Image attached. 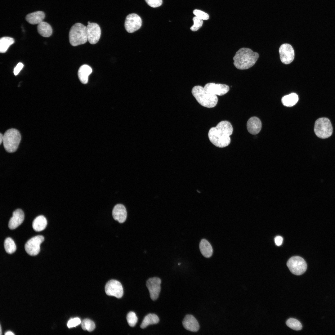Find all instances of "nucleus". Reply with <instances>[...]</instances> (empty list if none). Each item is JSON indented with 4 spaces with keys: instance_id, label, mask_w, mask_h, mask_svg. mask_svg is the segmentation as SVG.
Wrapping results in <instances>:
<instances>
[{
    "instance_id": "1",
    "label": "nucleus",
    "mask_w": 335,
    "mask_h": 335,
    "mask_svg": "<svg viewBox=\"0 0 335 335\" xmlns=\"http://www.w3.org/2000/svg\"><path fill=\"white\" fill-rule=\"evenodd\" d=\"M233 128L231 123L227 121L220 122L215 127L211 128L208 133L211 142L219 148L227 146L230 144V137L232 133Z\"/></svg>"
},
{
    "instance_id": "2",
    "label": "nucleus",
    "mask_w": 335,
    "mask_h": 335,
    "mask_svg": "<svg viewBox=\"0 0 335 335\" xmlns=\"http://www.w3.org/2000/svg\"><path fill=\"white\" fill-rule=\"evenodd\" d=\"M259 55L247 48H242L233 57L234 65L237 69H245L253 66L257 60Z\"/></svg>"
},
{
    "instance_id": "3",
    "label": "nucleus",
    "mask_w": 335,
    "mask_h": 335,
    "mask_svg": "<svg viewBox=\"0 0 335 335\" xmlns=\"http://www.w3.org/2000/svg\"><path fill=\"white\" fill-rule=\"evenodd\" d=\"M191 92L197 102L203 107L213 108L217 104L218 100L217 95L208 92L204 87L195 86L193 88Z\"/></svg>"
},
{
    "instance_id": "4",
    "label": "nucleus",
    "mask_w": 335,
    "mask_h": 335,
    "mask_svg": "<svg viewBox=\"0 0 335 335\" xmlns=\"http://www.w3.org/2000/svg\"><path fill=\"white\" fill-rule=\"evenodd\" d=\"M21 139L19 131L15 128L7 130L3 135V143L5 150L13 153L17 150Z\"/></svg>"
},
{
    "instance_id": "5",
    "label": "nucleus",
    "mask_w": 335,
    "mask_h": 335,
    "mask_svg": "<svg viewBox=\"0 0 335 335\" xmlns=\"http://www.w3.org/2000/svg\"><path fill=\"white\" fill-rule=\"evenodd\" d=\"M69 39L70 44L73 46L86 43L88 40L86 27L79 23L74 24L69 31Z\"/></svg>"
},
{
    "instance_id": "6",
    "label": "nucleus",
    "mask_w": 335,
    "mask_h": 335,
    "mask_svg": "<svg viewBox=\"0 0 335 335\" xmlns=\"http://www.w3.org/2000/svg\"><path fill=\"white\" fill-rule=\"evenodd\" d=\"M314 132L319 137L324 139L330 136L333 132V127L330 120L326 118L317 119L315 124Z\"/></svg>"
},
{
    "instance_id": "7",
    "label": "nucleus",
    "mask_w": 335,
    "mask_h": 335,
    "mask_svg": "<svg viewBox=\"0 0 335 335\" xmlns=\"http://www.w3.org/2000/svg\"><path fill=\"white\" fill-rule=\"evenodd\" d=\"M287 265L290 271L293 274L300 275L306 270L307 265L305 260L302 257L295 256L291 257L288 261Z\"/></svg>"
},
{
    "instance_id": "8",
    "label": "nucleus",
    "mask_w": 335,
    "mask_h": 335,
    "mask_svg": "<svg viewBox=\"0 0 335 335\" xmlns=\"http://www.w3.org/2000/svg\"><path fill=\"white\" fill-rule=\"evenodd\" d=\"M44 240L43 236L39 235L34 237L28 240L25 245L26 252L31 256H35L39 252L40 245Z\"/></svg>"
},
{
    "instance_id": "9",
    "label": "nucleus",
    "mask_w": 335,
    "mask_h": 335,
    "mask_svg": "<svg viewBox=\"0 0 335 335\" xmlns=\"http://www.w3.org/2000/svg\"><path fill=\"white\" fill-rule=\"evenodd\" d=\"M142 23V20L140 16L136 14L132 13L127 16L124 26L127 32L132 33L141 28Z\"/></svg>"
},
{
    "instance_id": "10",
    "label": "nucleus",
    "mask_w": 335,
    "mask_h": 335,
    "mask_svg": "<svg viewBox=\"0 0 335 335\" xmlns=\"http://www.w3.org/2000/svg\"><path fill=\"white\" fill-rule=\"evenodd\" d=\"M105 290L107 295L114 296L117 298H121L123 293L122 284L119 281L115 280H111L106 283Z\"/></svg>"
},
{
    "instance_id": "11",
    "label": "nucleus",
    "mask_w": 335,
    "mask_h": 335,
    "mask_svg": "<svg viewBox=\"0 0 335 335\" xmlns=\"http://www.w3.org/2000/svg\"><path fill=\"white\" fill-rule=\"evenodd\" d=\"M87 40L92 44L96 43L100 38L101 31L99 25L95 23H91L86 27Z\"/></svg>"
},
{
    "instance_id": "12",
    "label": "nucleus",
    "mask_w": 335,
    "mask_h": 335,
    "mask_svg": "<svg viewBox=\"0 0 335 335\" xmlns=\"http://www.w3.org/2000/svg\"><path fill=\"white\" fill-rule=\"evenodd\" d=\"M280 58L281 62L285 64L291 63L294 58V52L292 47L290 44H282L279 49Z\"/></svg>"
},
{
    "instance_id": "13",
    "label": "nucleus",
    "mask_w": 335,
    "mask_h": 335,
    "mask_svg": "<svg viewBox=\"0 0 335 335\" xmlns=\"http://www.w3.org/2000/svg\"><path fill=\"white\" fill-rule=\"evenodd\" d=\"M161 280L159 278H150L146 282L147 287L150 294L151 299L156 300L158 297L161 290Z\"/></svg>"
},
{
    "instance_id": "14",
    "label": "nucleus",
    "mask_w": 335,
    "mask_h": 335,
    "mask_svg": "<svg viewBox=\"0 0 335 335\" xmlns=\"http://www.w3.org/2000/svg\"><path fill=\"white\" fill-rule=\"evenodd\" d=\"M205 89L212 94L221 96L226 93L229 90L227 85L214 83H208L204 86Z\"/></svg>"
},
{
    "instance_id": "15",
    "label": "nucleus",
    "mask_w": 335,
    "mask_h": 335,
    "mask_svg": "<svg viewBox=\"0 0 335 335\" xmlns=\"http://www.w3.org/2000/svg\"><path fill=\"white\" fill-rule=\"evenodd\" d=\"M24 219L23 212L20 209H17L13 213L12 217L10 218L8 223V227L11 230H13L20 225Z\"/></svg>"
},
{
    "instance_id": "16",
    "label": "nucleus",
    "mask_w": 335,
    "mask_h": 335,
    "mask_svg": "<svg viewBox=\"0 0 335 335\" xmlns=\"http://www.w3.org/2000/svg\"><path fill=\"white\" fill-rule=\"evenodd\" d=\"M112 216L115 220L120 223H123L127 217V212L125 207L121 204H117L114 207L112 211Z\"/></svg>"
},
{
    "instance_id": "17",
    "label": "nucleus",
    "mask_w": 335,
    "mask_h": 335,
    "mask_svg": "<svg viewBox=\"0 0 335 335\" xmlns=\"http://www.w3.org/2000/svg\"><path fill=\"white\" fill-rule=\"evenodd\" d=\"M182 324L186 329L192 332H197L199 328L198 322L191 315H187L185 316L182 321Z\"/></svg>"
},
{
    "instance_id": "18",
    "label": "nucleus",
    "mask_w": 335,
    "mask_h": 335,
    "mask_svg": "<svg viewBox=\"0 0 335 335\" xmlns=\"http://www.w3.org/2000/svg\"><path fill=\"white\" fill-rule=\"evenodd\" d=\"M248 131L252 134H257L259 133L261 128V123L259 118L252 117L250 118L247 123Z\"/></svg>"
},
{
    "instance_id": "19",
    "label": "nucleus",
    "mask_w": 335,
    "mask_h": 335,
    "mask_svg": "<svg viewBox=\"0 0 335 335\" xmlns=\"http://www.w3.org/2000/svg\"><path fill=\"white\" fill-rule=\"evenodd\" d=\"M45 17L44 12L38 11L27 14L26 17V20L32 25L38 24L43 21Z\"/></svg>"
},
{
    "instance_id": "20",
    "label": "nucleus",
    "mask_w": 335,
    "mask_h": 335,
    "mask_svg": "<svg viewBox=\"0 0 335 335\" xmlns=\"http://www.w3.org/2000/svg\"><path fill=\"white\" fill-rule=\"evenodd\" d=\"M92 72V68L88 65H83L80 67L78 71V75L82 83L83 84L87 83L88 77Z\"/></svg>"
},
{
    "instance_id": "21",
    "label": "nucleus",
    "mask_w": 335,
    "mask_h": 335,
    "mask_svg": "<svg viewBox=\"0 0 335 335\" xmlns=\"http://www.w3.org/2000/svg\"><path fill=\"white\" fill-rule=\"evenodd\" d=\"M199 249L202 255L206 258L210 257L213 253V249L210 243L206 239H202L199 245Z\"/></svg>"
},
{
    "instance_id": "22",
    "label": "nucleus",
    "mask_w": 335,
    "mask_h": 335,
    "mask_svg": "<svg viewBox=\"0 0 335 335\" xmlns=\"http://www.w3.org/2000/svg\"><path fill=\"white\" fill-rule=\"evenodd\" d=\"M37 29L39 34L45 37L50 36L52 33L51 26L47 23L43 21L38 24Z\"/></svg>"
},
{
    "instance_id": "23",
    "label": "nucleus",
    "mask_w": 335,
    "mask_h": 335,
    "mask_svg": "<svg viewBox=\"0 0 335 335\" xmlns=\"http://www.w3.org/2000/svg\"><path fill=\"white\" fill-rule=\"evenodd\" d=\"M47 221L46 218L42 215L39 216L34 220L32 226L34 230L40 231L44 230L47 226Z\"/></svg>"
},
{
    "instance_id": "24",
    "label": "nucleus",
    "mask_w": 335,
    "mask_h": 335,
    "mask_svg": "<svg viewBox=\"0 0 335 335\" xmlns=\"http://www.w3.org/2000/svg\"><path fill=\"white\" fill-rule=\"evenodd\" d=\"M298 100V95L292 93L283 96L281 99L283 104L286 106L291 107L295 105Z\"/></svg>"
},
{
    "instance_id": "25",
    "label": "nucleus",
    "mask_w": 335,
    "mask_h": 335,
    "mask_svg": "<svg viewBox=\"0 0 335 335\" xmlns=\"http://www.w3.org/2000/svg\"><path fill=\"white\" fill-rule=\"evenodd\" d=\"M159 321V319L157 315L154 314H149L144 318L140 327L142 328H144L150 324H156Z\"/></svg>"
},
{
    "instance_id": "26",
    "label": "nucleus",
    "mask_w": 335,
    "mask_h": 335,
    "mask_svg": "<svg viewBox=\"0 0 335 335\" xmlns=\"http://www.w3.org/2000/svg\"><path fill=\"white\" fill-rule=\"evenodd\" d=\"M15 42L14 39L11 37H4L0 39V52L1 53L6 52L10 46Z\"/></svg>"
},
{
    "instance_id": "27",
    "label": "nucleus",
    "mask_w": 335,
    "mask_h": 335,
    "mask_svg": "<svg viewBox=\"0 0 335 335\" xmlns=\"http://www.w3.org/2000/svg\"><path fill=\"white\" fill-rule=\"evenodd\" d=\"M4 245L5 249L8 253L12 254L16 250L15 243L13 240L10 237H8L5 239Z\"/></svg>"
},
{
    "instance_id": "28",
    "label": "nucleus",
    "mask_w": 335,
    "mask_h": 335,
    "mask_svg": "<svg viewBox=\"0 0 335 335\" xmlns=\"http://www.w3.org/2000/svg\"><path fill=\"white\" fill-rule=\"evenodd\" d=\"M286 324L289 327L294 330H299L302 328V325L300 322L294 318H290L288 319L286 321Z\"/></svg>"
},
{
    "instance_id": "29",
    "label": "nucleus",
    "mask_w": 335,
    "mask_h": 335,
    "mask_svg": "<svg viewBox=\"0 0 335 335\" xmlns=\"http://www.w3.org/2000/svg\"><path fill=\"white\" fill-rule=\"evenodd\" d=\"M82 328L84 330L91 332L95 328V324L93 321L88 319H83L81 323Z\"/></svg>"
},
{
    "instance_id": "30",
    "label": "nucleus",
    "mask_w": 335,
    "mask_h": 335,
    "mask_svg": "<svg viewBox=\"0 0 335 335\" xmlns=\"http://www.w3.org/2000/svg\"><path fill=\"white\" fill-rule=\"evenodd\" d=\"M126 319L128 324L131 327L134 326L138 320L136 314L132 311L128 313Z\"/></svg>"
},
{
    "instance_id": "31",
    "label": "nucleus",
    "mask_w": 335,
    "mask_h": 335,
    "mask_svg": "<svg viewBox=\"0 0 335 335\" xmlns=\"http://www.w3.org/2000/svg\"><path fill=\"white\" fill-rule=\"evenodd\" d=\"M193 20L194 24L190 29L192 31H196L202 27L203 24V20L196 16L193 17Z\"/></svg>"
},
{
    "instance_id": "32",
    "label": "nucleus",
    "mask_w": 335,
    "mask_h": 335,
    "mask_svg": "<svg viewBox=\"0 0 335 335\" xmlns=\"http://www.w3.org/2000/svg\"><path fill=\"white\" fill-rule=\"evenodd\" d=\"M193 13L196 16L202 20H206L209 18V16L208 14L199 10H194Z\"/></svg>"
},
{
    "instance_id": "33",
    "label": "nucleus",
    "mask_w": 335,
    "mask_h": 335,
    "mask_svg": "<svg viewBox=\"0 0 335 335\" xmlns=\"http://www.w3.org/2000/svg\"><path fill=\"white\" fill-rule=\"evenodd\" d=\"M81 323L80 319L78 317L70 319L68 322L67 325L69 328L75 327Z\"/></svg>"
},
{
    "instance_id": "34",
    "label": "nucleus",
    "mask_w": 335,
    "mask_h": 335,
    "mask_svg": "<svg viewBox=\"0 0 335 335\" xmlns=\"http://www.w3.org/2000/svg\"><path fill=\"white\" fill-rule=\"evenodd\" d=\"M146 3L152 7L160 6L162 4V0H145Z\"/></svg>"
},
{
    "instance_id": "35",
    "label": "nucleus",
    "mask_w": 335,
    "mask_h": 335,
    "mask_svg": "<svg viewBox=\"0 0 335 335\" xmlns=\"http://www.w3.org/2000/svg\"><path fill=\"white\" fill-rule=\"evenodd\" d=\"M24 66L23 64L21 62L19 63L14 69V73L15 75H17L22 69Z\"/></svg>"
},
{
    "instance_id": "36",
    "label": "nucleus",
    "mask_w": 335,
    "mask_h": 335,
    "mask_svg": "<svg viewBox=\"0 0 335 335\" xmlns=\"http://www.w3.org/2000/svg\"><path fill=\"white\" fill-rule=\"evenodd\" d=\"M275 241L276 245L280 246L282 243L283 238L280 236H277L275 238Z\"/></svg>"
},
{
    "instance_id": "37",
    "label": "nucleus",
    "mask_w": 335,
    "mask_h": 335,
    "mask_svg": "<svg viewBox=\"0 0 335 335\" xmlns=\"http://www.w3.org/2000/svg\"><path fill=\"white\" fill-rule=\"evenodd\" d=\"M3 139V135L2 134L0 133V144L1 145L2 143V142Z\"/></svg>"
},
{
    "instance_id": "38",
    "label": "nucleus",
    "mask_w": 335,
    "mask_h": 335,
    "mask_svg": "<svg viewBox=\"0 0 335 335\" xmlns=\"http://www.w3.org/2000/svg\"><path fill=\"white\" fill-rule=\"evenodd\" d=\"M5 335H14V334L11 332L8 331L5 333Z\"/></svg>"
},
{
    "instance_id": "39",
    "label": "nucleus",
    "mask_w": 335,
    "mask_h": 335,
    "mask_svg": "<svg viewBox=\"0 0 335 335\" xmlns=\"http://www.w3.org/2000/svg\"><path fill=\"white\" fill-rule=\"evenodd\" d=\"M90 23H91V22H90V21H88V22H87L88 24H90Z\"/></svg>"
}]
</instances>
